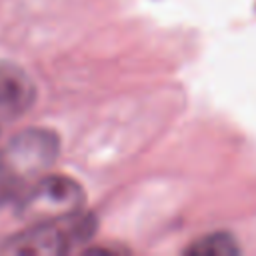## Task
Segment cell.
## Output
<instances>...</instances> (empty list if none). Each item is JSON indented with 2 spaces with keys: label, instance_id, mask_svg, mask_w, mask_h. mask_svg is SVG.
Listing matches in <instances>:
<instances>
[{
  "label": "cell",
  "instance_id": "5b68a950",
  "mask_svg": "<svg viewBox=\"0 0 256 256\" xmlns=\"http://www.w3.org/2000/svg\"><path fill=\"white\" fill-rule=\"evenodd\" d=\"M188 254H198V256H228V254H236V242L230 234L224 232H214L208 234L200 240H196L192 246L186 248Z\"/></svg>",
  "mask_w": 256,
  "mask_h": 256
},
{
  "label": "cell",
  "instance_id": "7a4b0ae2",
  "mask_svg": "<svg viewBox=\"0 0 256 256\" xmlns=\"http://www.w3.org/2000/svg\"><path fill=\"white\" fill-rule=\"evenodd\" d=\"M58 156V138L50 130L30 128L16 134L0 152V164L6 174L26 188L24 180L40 178Z\"/></svg>",
  "mask_w": 256,
  "mask_h": 256
},
{
  "label": "cell",
  "instance_id": "277c9868",
  "mask_svg": "<svg viewBox=\"0 0 256 256\" xmlns=\"http://www.w3.org/2000/svg\"><path fill=\"white\" fill-rule=\"evenodd\" d=\"M36 100L32 78L16 64L0 62V114L6 118L22 116Z\"/></svg>",
  "mask_w": 256,
  "mask_h": 256
},
{
  "label": "cell",
  "instance_id": "3957f363",
  "mask_svg": "<svg viewBox=\"0 0 256 256\" xmlns=\"http://www.w3.org/2000/svg\"><path fill=\"white\" fill-rule=\"evenodd\" d=\"M20 212L38 222L80 212L84 192L78 182L66 176H40L30 182L16 200Z\"/></svg>",
  "mask_w": 256,
  "mask_h": 256
},
{
  "label": "cell",
  "instance_id": "6da1fadb",
  "mask_svg": "<svg viewBox=\"0 0 256 256\" xmlns=\"http://www.w3.org/2000/svg\"><path fill=\"white\" fill-rule=\"evenodd\" d=\"M94 218L90 214H70L54 220L36 222L32 228L6 238L0 246L2 254L12 256H54L66 254L78 242H86L94 232Z\"/></svg>",
  "mask_w": 256,
  "mask_h": 256
}]
</instances>
